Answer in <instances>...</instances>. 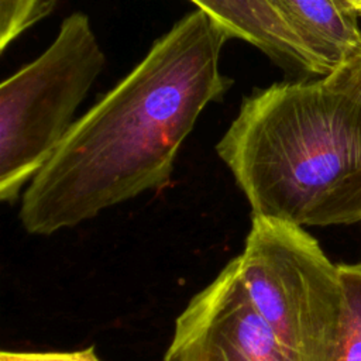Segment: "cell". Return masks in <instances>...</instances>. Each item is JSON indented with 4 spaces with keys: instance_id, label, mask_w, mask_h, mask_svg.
Instances as JSON below:
<instances>
[{
    "instance_id": "obj_1",
    "label": "cell",
    "mask_w": 361,
    "mask_h": 361,
    "mask_svg": "<svg viewBox=\"0 0 361 361\" xmlns=\"http://www.w3.org/2000/svg\"><path fill=\"white\" fill-rule=\"evenodd\" d=\"M228 31L203 10L178 20L82 117L21 196L34 235L75 227L171 180L175 158L231 79L220 71Z\"/></svg>"
},
{
    "instance_id": "obj_2",
    "label": "cell",
    "mask_w": 361,
    "mask_h": 361,
    "mask_svg": "<svg viewBox=\"0 0 361 361\" xmlns=\"http://www.w3.org/2000/svg\"><path fill=\"white\" fill-rule=\"evenodd\" d=\"M216 152L251 216L310 226L329 196L361 171V56L244 97Z\"/></svg>"
},
{
    "instance_id": "obj_3",
    "label": "cell",
    "mask_w": 361,
    "mask_h": 361,
    "mask_svg": "<svg viewBox=\"0 0 361 361\" xmlns=\"http://www.w3.org/2000/svg\"><path fill=\"white\" fill-rule=\"evenodd\" d=\"M248 295L292 361H333L344 320L338 265L305 227L251 216L235 257Z\"/></svg>"
},
{
    "instance_id": "obj_4",
    "label": "cell",
    "mask_w": 361,
    "mask_h": 361,
    "mask_svg": "<svg viewBox=\"0 0 361 361\" xmlns=\"http://www.w3.org/2000/svg\"><path fill=\"white\" fill-rule=\"evenodd\" d=\"M90 18H63L51 45L0 85V199L14 203L52 158L104 66Z\"/></svg>"
},
{
    "instance_id": "obj_5",
    "label": "cell",
    "mask_w": 361,
    "mask_h": 361,
    "mask_svg": "<svg viewBox=\"0 0 361 361\" xmlns=\"http://www.w3.org/2000/svg\"><path fill=\"white\" fill-rule=\"evenodd\" d=\"M164 361H292L254 306L237 258L175 320Z\"/></svg>"
},
{
    "instance_id": "obj_6",
    "label": "cell",
    "mask_w": 361,
    "mask_h": 361,
    "mask_svg": "<svg viewBox=\"0 0 361 361\" xmlns=\"http://www.w3.org/2000/svg\"><path fill=\"white\" fill-rule=\"evenodd\" d=\"M231 35L254 45L292 80L326 72L269 0H190Z\"/></svg>"
},
{
    "instance_id": "obj_7",
    "label": "cell",
    "mask_w": 361,
    "mask_h": 361,
    "mask_svg": "<svg viewBox=\"0 0 361 361\" xmlns=\"http://www.w3.org/2000/svg\"><path fill=\"white\" fill-rule=\"evenodd\" d=\"M326 75L361 56L358 16L343 0H269Z\"/></svg>"
},
{
    "instance_id": "obj_8",
    "label": "cell",
    "mask_w": 361,
    "mask_h": 361,
    "mask_svg": "<svg viewBox=\"0 0 361 361\" xmlns=\"http://www.w3.org/2000/svg\"><path fill=\"white\" fill-rule=\"evenodd\" d=\"M344 320L333 361H361V262L338 264Z\"/></svg>"
},
{
    "instance_id": "obj_9",
    "label": "cell",
    "mask_w": 361,
    "mask_h": 361,
    "mask_svg": "<svg viewBox=\"0 0 361 361\" xmlns=\"http://www.w3.org/2000/svg\"><path fill=\"white\" fill-rule=\"evenodd\" d=\"M58 0H0V52L25 30L48 17Z\"/></svg>"
},
{
    "instance_id": "obj_10",
    "label": "cell",
    "mask_w": 361,
    "mask_h": 361,
    "mask_svg": "<svg viewBox=\"0 0 361 361\" xmlns=\"http://www.w3.org/2000/svg\"><path fill=\"white\" fill-rule=\"evenodd\" d=\"M361 221V171L344 180L322 204L310 226H336Z\"/></svg>"
},
{
    "instance_id": "obj_11",
    "label": "cell",
    "mask_w": 361,
    "mask_h": 361,
    "mask_svg": "<svg viewBox=\"0 0 361 361\" xmlns=\"http://www.w3.org/2000/svg\"><path fill=\"white\" fill-rule=\"evenodd\" d=\"M0 361H102L94 347L75 351H8L0 353Z\"/></svg>"
},
{
    "instance_id": "obj_12",
    "label": "cell",
    "mask_w": 361,
    "mask_h": 361,
    "mask_svg": "<svg viewBox=\"0 0 361 361\" xmlns=\"http://www.w3.org/2000/svg\"><path fill=\"white\" fill-rule=\"evenodd\" d=\"M361 18V0H343Z\"/></svg>"
}]
</instances>
